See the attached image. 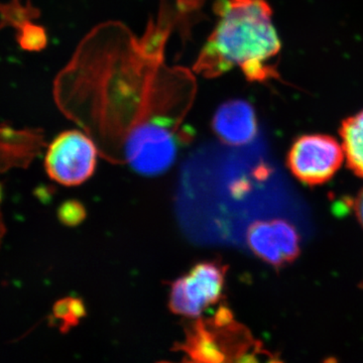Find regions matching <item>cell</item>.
<instances>
[{
    "label": "cell",
    "instance_id": "1",
    "mask_svg": "<svg viewBox=\"0 0 363 363\" xmlns=\"http://www.w3.org/2000/svg\"><path fill=\"white\" fill-rule=\"evenodd\" d=\"M171 16L162 9L142 38L123 23L97 26L54 82L57 106L102 157L143 176L171 168L191 138L184 121L197 85L188 69L166 63Z\"/></svg>",
    "mask_w": 363,
    "mask_h": 363
},
{
    "label": "cell",
    "instance_id": "2",
    "mask_svg": "<svg viewBox=\"0 0 363 363\" xmlns=\"http://www.w3.org/2000/svg\"><path fill=\"white\" fill-rule=\"evenodd\" d=\"M218 21L193 70L204 78H217L240 68L250 81L278 77L274 59L281 50L272 21L271 7L264 0H217Z\"/></svg>",
    "mask_w": 363,
    "mask_h": 363
},
{
    "label": "cell",
    "instance_id": "3",
    "mask_svg": "<svg viewBox=\"0 0 363 363\" xmlns=\"http://www.w3.org/2000/svg\"><path fill=\"white\" fill-rule=\"evenodd\" d=\"M99 150L87 133L64 131L47 150L45 168L52 181L64 186H78L94 173Z\"/></svg>",
    "mask_w": 363,
    "mask_h": 363
},
{
    "label": "cell",
    "instance_id": "4",
    "mask_svg": "<svg viewBox=\"0 0 363 363\" xmlns=\"http://www.w3.org/2000/svg\"><path fill=\"white\" fill-rule=\"evenodd\" d=\"M224 279L225 269L218 262L196 264L186 276L172 284L169 309L182 316L199 318L208 307L218 302Z\"/></svg>",
    "mask_w": 363,
    "mask_h": 363
},
{
    "label": "cell",
    "instance_id": "5",
    "mask_svg": "<svg viewBox=\"0 0 363 363\" xmlns=\"http://www.w3.org/2000/svg\"><path fill=\"white\" fill-rule=\"evenodd\" d=\"M343 161V149L326 135H306L294 143L289 164L298 180L318 185L331 178Z\"/></svg>",
    "mask_w": 363,
    "mask_h": 363
},
{
    "label": "cell",
    "instance_id": "6",
    "mask_svg": "<svg viewBox=\"0 0 363 363\" xmlns=\"http://www.w3.org/2000/svg\"><path fill=\"white\" fill-rule=\"evenodd\" d=\"M247 241L257 257L274 266H281L297 257L298 236L288 222L259 221L250 227Z\"/></svg>",
    "mask_w": 363,
    "mask_h": 363
},
{
    "label": "cell",
    "instance_id": "7",
    "mask_svg": "<svg viewBox=\"0 0 363 363\" xmlns=\"http://www.w3.org/2000/svg\"><path fill=\"white\" fill-rule=\"evenodd\" d=\"M45 145L40 128H16L0 123V174L26 169L37 159Z\"/></svg>",
    "mask_w": 363,
    "mask_h": 363
},
{
    "label": "cell",
    "instance_id": "8",
    "mask_svg": "<svg viewBox=\"0 0 363 363\" xmlns=\"http://www.w3.org/2000/svg\"><path fill=\"white\" fill-rule=\"evenodd\" d=\"M212 128L226 145H245L257 135V117L252 105L243 100H231L217 109Z\"/></svg>",
    "mask_w": 363,
    "mask_h": 363
},
{
    "label": "cell",
    "instance_id": "9",
    "mask_svg": "<svg viewBox=\"0 0 363 363\" xmlns=\"http://www.w3.org/2000/svg\"><path fill=\"white\" fill-rule=\"evenodd\" d=\"M213 322L198 321L186 332V339L179 350L198 362H222L227 359L222 334L215 332Z\"/></svg>",
    "mask_w": 363,
    "mask_h": 363
},
{
    "label": "cell",
    "instance_id": "10",
    "mask_svg": "<svg viewBox=\"0 0 363 363\" xmlns=\"http://www.w3.org/2000/svg\"><path fill=\"white\" fill-rule=\"evenodd\" d=\"M340 135L348 166L357 176L363 177V111L344 121Z\"/></svg>",
    "mask_w": 363,
    "mask_h": 363
},
{
    "label": "cell",
    "instance_id": "11",
    "mask_svg": "<svg viewBox=\"0 0 363 363\" xmlns=\"http://www.w3.org/2000/svg\"><path fill=\"white\" fill-rule=\"evenodd\" d=\"M40 11L30 4L23 0H9L0 2V30L13 28L18 30L28 23L38 20Z\"/></svg>",
    "mask_w": 363,
    "mask_h": 363
},
{
    "label": "cell",
    "instance_id": "12",
    "mask_svg": "<svg viewBox=\"0 0 363 363\" xmlns=\"http://www.w3.org/2000/svg\"><path fill=\"white\" fill-rule=\"evenodd\" d=\"M85 315L83 303L78 298H67L60 300L52 309V316L59 323L62 331H67L79 323Z\"/></svg>",
    "mask_w": 363,
    "mask_h": 363
},
{
    "label": "cell",
    "instance_id": "13",
    "mask_svg": "<svg viewBox=\"0 0 363 363\" xmlns=\"http://www.w3.org/2000/svg\"><path fill=\"white\" fill-rule=\"evenodd\" d=\"M16 42L25 51L40 52L47 45V33L42 26L33 21L16 30Z\"/></svg>",
    "mask_w": 363,
    "mask_h": 363
},
{
    "label": "cell",
    "instance_id": "14",
    "mask_svg": "<svg viewBox=\"0 0 363 363\" xmlns=\"http://www.w3.org/2000/svg\"><path fill=\"white\" fill-rule=\"evenodd\" d=\"M58 216L66 225H77L84 219V208L78 202H66L60 207Z\"/></svg>",
    "mask_w": 363,
    "mask_h": 363
},
{
    "label": "cell",
    "instance_id": "15",
    "mask_svg": "<svg viewBox=\"0 0 363 363\" xmlns=\"http://www.w3.org/2000/svg\"><path fill=\"white\" fill-rule=\"evenodd\" d=\"M355 211H357L358 219L363 226V190L358 196L357 203H355Z\"/></svg>",
    "mask_w": 363,
    "mask_h": 363
},
{
    "label": "cell",
    "instance_id": "16",
    "mask_svg": "<svg viewBox=\"0 0 363 363\" xmlns=\"http://www.w3.org/2000/svg\"><path fill=\"white\" fill-rule=\"evenodd\" d=\"M4 234H6V225H4V218H2L1 212H0V243H1Z\"/></svg>",
    "mask_w": 363,
    "mask_h": 363
},
{
    "label": "cell",
    "instance_id": "17",
    "mask_svg": "<svg viewBox=\"0 0 363 363\" xmlns=\"http://www.w3.org/2000/svg\"><path fill=\"white\" fill-rule=\"evenodd\" d=\"M1 197H2V188H1V185H0V201H1Z\"/></svg>",
    "mask_w": 363,
    "mask_h": 363
}]
</instances>
